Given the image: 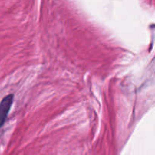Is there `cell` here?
Masks as SVG:
<instances>
[{"instance_id": "6da1fadb", "label": "cell", "mask_w": 155, "mask_h": 155, "mask_svg": "<svg viewBox=\"0 0 155 155\" xmlns=\"http://www.w3.org/2000/svg\"><path fill=\"white\" fill-rule=\"evenodd\" d=\"M13 100L14 95L10 94L5 97L0 102V128L5 122V120L13 103Z\"/></svg>"}]
</instances>
